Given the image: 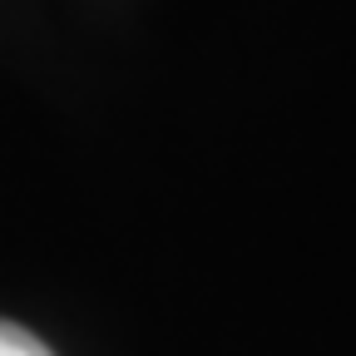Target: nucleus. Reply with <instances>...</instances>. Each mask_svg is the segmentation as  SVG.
Wrapping results in <instances>:
<instances>
[{
  "instance_id": "nucleus-1",
  "label": "nucleus",
  "mask_w": 356,
  "mask_h": 356,
  "mask_svg": "<svg viewBox=\"0 0 356 356\" xmlns=\"http://www.w3.org/2000/svg\"><path fill=\"white\" fill-rule=\"evenodd\" d=\"M0 356H50V346L15 322H0Z\"/></svg>"
}]
</instances>
